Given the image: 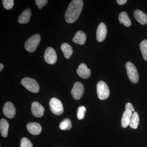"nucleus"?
<instances>
[{
  "label": "nucleus",
  "mask_w": 147,
  "mask_h": 147,
  "mask_svg": "<svg viewBox=\"0 0 147 147\" xmlns=\"http://www.w3.org/2000/svg\"><path fill=\"white\" fill-rule=\"evenodd\" d=\"M84 3L82 0H73L69 5L66 11L65 21L69 24L74 23L77 20L83 9Z\"/></svg>",
  "instance_id": "1"
},
{
  "label": "nucleus",
  "mask_w": 147,
  "mask_h": 147,
  "mask_svg": "<svg viewBox=\"0 0 147 147\" xmlns=\"http://www.w3.org/2000/svg\"><path fill=\"white\" fill-rule=\"evenodd\" d=\"M40 39V35L38 34L34 35L29 38L25 43V47L26 50L30 53L34 52L39 45Z\"/></svg>",
  "instance_id": "2"
},
{
  "label": "nucleus",
  "mask_w": 147,
  "mask_h": 147,
  "mask_svg": "<svg viewBox=\"0 0 147 147\" xmlns=\"http://www.w3.org/2000/svg\"><path fill=\"white\" fill-rule=\"evenodd\" d=\"M129 79L132 83L137 84L139 81V76L136 66L130 62H127L125 65Z\"/></svg>",
  "instance_id": "3"
},
{
  "label": "nucleus",
  "mask_w": 147,
  "mask_h": 147,
  "mask_svg": "<svg viewBox=\"0 0 147 147\" xmlns=\"http://www.w3.org/2000/svg\"><path fill=\"white\" fill-rule=\"evenodd\" d=\"M21 84L28 90L32 92H38L39 90V86L35 79L29 77H26L21 80Z\"/></svg>",
  "instance_id": "4"
},
{
  "label": "nucleus",
  "mask_w": 147,
  "mask_h": 147,
  "mask_svg": "<svg viewBox=\"0 0 147 147\" xmlns=\"http://www.w3.org/2000/svg\"><path fill=\"white\" fill-rule=\"evenodd\" d=\"M97 93L98 98L101 100L107 99L110 95V90L108 85L103 81H100L97 84Z\"/></svg>",
  "instance_id": "5"
},
{
  "label": "nucleus",
  "mask_w": 147,
  "mask_h": 147,
  "mask_svg": "<svg viewBox=\"0 0 147 147\" xmlns=\"http://www.w3.org/2000/svg\"><path fill=\"white\" fill-rule=\"evenodd\" d=\"M50 110L52 113L57 115H61L63 113V105L61 100L56 98H51L49 102Z\"/></svg>",
  "instance_id": "6"
},
{
  "label": "nucleus",
  "mask_w": 147,
  "mask_h": 147,
  "mask_svg": "<svg viewBox=\"0 0 147 147\" xmlns=\"http://www.w3.org/2000/svg\"><path fill=\"white\" fill-rule=\"evenodd\" d=\"M44 58L45 61L50 64H54L57 62V53L51 47H47L45 50Z\"/></svg>",
  "instance_id": "7"
},
{
  "label": "nucleus",
  "mask_w": 147,
  "mask_h": 147,
  "mask_svg": "<svg viewBox=\"0 0 147 147\" xmlns=\"http://www.w3.org/2000/svg\"><path fill=\"white\" fill-rule=\"evenodd\" d=\"M84 91V88L83 84L80 82H76L71 90V95L75 100H79L83 96Z\"/></svg>",
  "instance_id": "8"
},
{
  "label": "nucleus",
  "mask_w": 147,
  "mask_h": 147,
  "mask_svg": "<svg viewBox=\"0 0 147 147\" xmlns=\"http://www.w3.org/2000/svg\"><path fill=\"white\" fill-rule=\"evenodd\" d=\"M107 34V27L103 23L98 25L96 31V39L98 42H102L106 38Z\"/></svg>",
  "instance_id": "9"
},
{
  "label": "nucleus",
  "mask_w": 147,
  "mask_h": 147,
  "mask_svg": "<svg viewBox=\"0 0 147 147\" xmlns=\"http://www.w3.org/2000/svg\"><path fill=\"white\" fill-rule=\"evenodd\" d=\"M31 110L33 115L36 117H41L44 115V107L38 102H34L32 103Z\"/></svg>",
  "instance_id": "10"
},
{
  "label": "nucleus",
  "mask_w": 147,
  "mask_h": 147,
  "mask_svg": "<svg viewBox=\"0 0 147 147\" xmlns=\"http://www.w3.org/2000/svg\"><path fill=\"white\" fill-rule=\"evenodd\" d=\"M3 113L8 118H13L16 114V109L13 103L10 102H7L3 108Z\"/></svg>",
  "instance_id": "11"
},
{
  "label": "nucleus",
  "mask_w": 147,
  "mask_h": 147,
  "mask_svg": "<svg viewBox=\"0 0 147 147\" xmlns=\"http://www.w3.org/2000/svg\"><path fill=\"white\" fill-rule=\"evenodd\" d=\"M76 72L78 75L83 79H87L91 76L90 69L88 68L86 64L81 63L76 70Z\"/></svg>",
  "instance_id": "12"
},
{
  "label": "nucleus",
  "mask_w": 147,
  "mask_h": 147,
  "mask_svg": "<svg viewBox=\"0 0 147 147\" xmlns=\"http://www.w3.org/2000/svg\"><path fill=\"white\" fill-rule=\"evenodd\" d=\"M28 131L33 135H38L41 133L42 127L39 123L36 122H31L27 125Z\"/></svg>",
  "instance_id": "13"
},
{
  "label": "nucleus",
  "mask_w": 147,
  "mask_h": 147,
  "mask_svg": "<svg viewBox=\"0 0 147 147\" xmlns=\"http://www.w3.org/2000/svg\"><path fill=\"white\" fill-rule=\"evenodd\" d=\"M30 9L27 8L22 12L18 18V21L20 24H27L29 23L31 17Z\"/></svg>",
  "instance_id": "14"
},
{
  "label": "nucleus",
  "mask_w": 147,
  "mask_h": 147,
  "mask_svg": "<svg viewBox=\"0 0 147 147\" xmlns=\"http://www.w3.org/2000/svg\"><path fill=\"white\" fill-rule=\"evenodd\" d=\"M87 37L86 34L82 31H78L72 39L74 42L76 44L84 45L86 40Z\"/></svg>",
  "instance_id": "15"
},
{
  "label": "nucleus",
  "mask_w": 147,
  "mask_h": 147,
  "mask_svg": "<svg viewBox=\"0 0 147 147\" xmlns=\"http://www.w3.org/2000/svg\"><path fill=\"white\" fill-rule=\"evenodd\" d=\"M134 16L139 24L142 25H146L147 24V15L143 11L138 9L135 10Z\"/></svg>",
  "instance_id": "16"
},
{
  "label": "nucleus",
  "mask_w": 147,
  "mask_h": 147,
  "mask_svg": "<svg viewBox=\"0 0 147 147\" xmlns=\"http://www.w3.org/2000/svg\"><path fill=\"white\" fill-rule=\"evenodd\" d=\"M132 115V113L131 111L127 110L124 111L121 121V124L123 127L125 128L129 125Z\"/></svg>",
  "instance_id": "17"
},
{
  "label": "nucleus",
  "mask_w": 147,
  "mask_h": 147,
  "mask_svg": "<svg viewBox=\"0 0 147 147\" xmlns=\"http://www.w3.org/2000/svg\"><path fill=\"white\" fill-rule=\"evenodd\" d=\"M9 123L5 119H1L0 121V131L1 135L3 137H6L8 134Z\"/></svg>",
  "instance_id": "18"
},
{
  "label": "nucleus",
  "mask_w": 147,
  "mask_h": 147,
  "mask_svg": "<svg viewBox=\"0 0 147 147\" xmlns=\"http://www.w3.org/2000/svg\"><path fill=\"white\" fill-rule=\"evenodd\" d=\"M119 19L120 23L123 24L125 26L129 27L131 26V21L129 18L127 13L125 11H123L120 13Z\"/></svg>",
  "instance_id": "19"
},
{
  "label": "nucleus",
  "mask_w": 147,
  "mask_h": 147,
  "mask_svg": "<svg viewBox=\"0 0 147 147\" xmlns=\"http://www.w3.org/2000/svg\"><path fill=\"white\" fill-rule=\"evenodd\" d=\"M61 48L65 57L66 59H69L73 53V49L71 46L68 43H64L61 45Z\"/></svg>",
  "instance_id": "20"
},
{
  "label": "nucleus",
  "mask_w": 147,
  "mask_h": 147,
  "mask_svg": "<svg viewBox=\"0 0 147 147\" xmlns=\"http://www.w3.org/2000/svg\"><path fill=\"white\" fill-rule=\"evenodd\" d=\"M139 115L137 112H134L132 114L130 123H129V126L131 128L133 129H137L139 125Z\"/></svg>",
  "instance_id": "21"
},
{
  "label": "nucleus",
  "mask_w": 147,
  "mask_h": 147,
  "mask_svg": "<svg viewBox=\"0 0 147 147\" xmlns=\"http://www.w3.org/2000/svg\"><path fill=\"white\" fill-rule=\"evenodd\" d=\"M72 127L71 121L69 119H64L59 124V127L63 130H70Z\"/></svg>",
  "instance_id": "22"
},
{
  "label": "nucleus",
  "mask_w": 147,
  "mask_h": 147,
  "mask_svg": "<svg viewBox=\"0 0 147 147\" xmlns=\"http://www.w3.org/2000/svg\"><path fill=\"white\" fill-rule=\"evenodd\" d=\"M140 49L144 59L147 61V40H144L141 42L140 44Z\"/></svg>",
  "instance_id": "23"
},
{
  "label": "nucleus",
  "mask_w": 147,
  "mask_h": 147,
  "mask_svg": "<svg viewBox=\"0 0 147 147\" xmlns=\"http://www.w3.org/2000/svg\"><path fill=\"white\" fill-rule=\"evenodd\" d=\"M86 110V108L84 106H80L78 108L77 110V117L79 120L84 119Z\"/></svg>",
  "instance_id": "24"
},
{
  "label": "nucleus",
  "mask_w": 147,
  "mask_h": 147,
  "mask_svg": "<svg viewBox=\"0 0 147 147\" xmlns=\"http://www.w3.org/2000/svg\"><path fill=\"white\" fill-rule=\"evenodd\" d=\"M2 3L5 8L9 10L13 7L14 1L13 0H3Z\"/></svg>",
  "instance_id": "25"
},
{
  "label": "nucleus",
  "mask_w": 147,
  "mask_h": 147,
  "mask_svg": "<svg viewBox=\"0 0 147 147\" xmlns=\"http://www.w3.org/2000/svg\"><path fill=\"white\" fill-rule=\"evenodd\" d=\"M20 146L21 147H33L32 142L29 139L26 137L21 139Z\"/></svg>",
  "instance_id": "26"
},
{
  "label": "nucleus",
  "mask_w": 147,
  "mask_h": 147,
  "mask_svg": "<svg viewBox=\"0 0 147 147\" xmlns=\"http://www.w3.org/2000/svg\"><path fill=\"white\" fill-rule=\"evenodd\" d=\"M35 2L38 7L40 9L43 7L45 6L46 5L48 1H47V0H36Z\"/></svg>",
  "instance_id": "27"
},
{
  "label": "nucleus",
  "mask_w": 147,
  "mask_h": 147,
  "mask_svg": "<svg viewBox=\"0 0 147 147\" xmlns=\"http://www.w3.org/2000/svg\"><path fill=\"white\" fill-rule=\"evenodd\" d=\"M125 110L131 111L132 112H134V109L133 105L130 102L127 103L125 106Z\"/></svg>",
  "instance_id": "28"
},
{
  "label": "nucleus",
  "mask_w": 147,
  "mask_h": 147,
  "mask_svg": "<svg viewBox=\"0 0 147 147\" xmlns=\"http://www.w3.org/2000/svg\"><path fill=\"white\" fill-rule=\"evenodd\" d=\"M117 3L120 5H123L126 3L127 1V0H117Z\"/></svg>",
  "instance_id": "29"
},
{
  "label": "nucleus",
  "mask_w": 147,
  "mask_h": 147,
  "mask_svg": "<svg viewBox=\"0 0 147 147\" xmlns=\"http://www.w3.org/2000/svg\"><path fill=\"white\" fill-rule=\"evenodd\" d=\"M4 67V65L2 63L0 64V71H2Z\"/></svg>",
  "instance_id": "30"
}]
</instances>
